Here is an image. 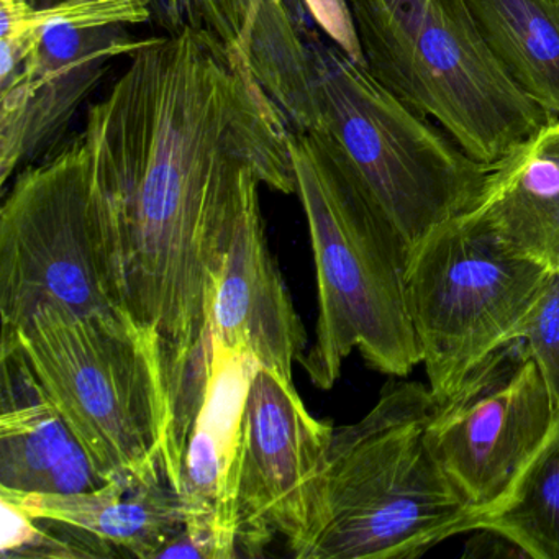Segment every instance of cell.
<instances>
[{
  "instance_id": "ac0fdd59",
  "label": "cell",
  "mask_w": 559,
  "mask_h": 559,
  "mask_svg": "<svg viewBox=\"0 0 559 559\" xmlns=\"http://www.w3.org/2000/svg\"><path fill=\"white\" fill-rule=\"evenodd\" d=\"M145 41L123 38L112 41L61 76L47 81L21 109L0 116V185H8L12 173L38 148V143L53 135L55 130L67 122L70 114L104 73L107 60L132 55Z\"/></svg>"
},
{
  "instance_id": "9c48e42d",
  "label": "cell",
  "mask_w": 559,
  "mask_h": 559,
  "mask_svg": "<svg viewBox=\"0 0 559 559\" xmlns=\"http://www.w3.org/2000/svg\"><path fill=\"white\" fill-rule=\"evenodd\" d=\"M558 411L522 340L493 352L435 402L428 444L477 519L506 499Z\"/></svg>"
},
{
  "instance_id": "3957f363",
  "label": "cell",
  "mask_w": 559,
  "mask_h": 559,
  "mask_svg": "<svg viewBox=\"0 0 559 559\" xmlns=\"http://www.w3.org/2000/svg\"><path fill=\"white\" fill-rule=\"evenodd\" d=\"M289 148L319 287L316 343L300 361L310 382L332 389L355 349L376 371L405 378L421 365L407 243L320 136L293 130Z\"/></svg>"
},
{
  "instance_id": "8992f818",
  "label": "cell",
  "mask_w": 559,
  "mask_h": 559,
  "mask_svg": "<svg viewBox=\"0 0 559 559\" xmlns=\"http://www.w3.org/2000/svg\"><path fill=\"white\" fill-rule=\"evenodd\" d=\"M369 73L492 166L549 119L507 76L467 0H346Z\"/></svg>"
},
{
  "instance_id": "4fadbf2b",
  "label": "cell",
  "mask_w": 559,
  "mask_h": 559,
  "mask_svg": "<svg viewBox=\"0 0 559 559\" xmlns=\"http://www.w3.org/2000/svg\"><path fill=\"white\" fill-rule=\"evenodd\" d=\"M0 493L71 496L106 486L21 349L0 343Z\"/></svg>"
},
{
  "instance_id": "6da1fadb",
  "label": "cell",
  "mask_w": 559,
  "mask_h": 559,
  "mask_svg": "<svg viewBox=\"0 0 559 559\" xmlns=\"http://www.w3.org/2000/svg\"><path fill=\"white\" fill-rule=\"evenodd\" d=\"M290 135L245 53L192 27L146 40L87 110L127 310L159 346L171 397L207 365L212 299L245 205L261 185L296 194Z\"/></svg>"
},
{
  "instance_id": "e0dca14e",
  "label": "cell",
  "mask_w": 559,
  "mask_h": 559,
  "mask_svg": "<svg viewBox=\"0 0 559 559\" xmlns=\"http://www.w3.org/2000/svg\"><path fill=\"white\" fill-rule=\"evenodd\" d=\"M483 530L528 558L559 559V411L506 499L477 519L474 532Z\"/></svg>"
},
{
  "instance_id": "9a60e30c",
  "label": "cell",
  "mask_w": 559,
  "mask_h": 559,
  "mask_svg": "<svg viewBox=\"0 0 559 559\" xmlns=\"http://www.w3.org/2000/svg\"><path fill=\"white\" fill-rule=\"evenodd\" d=\"M35 519L64 523L106 543L117 555L156 559L188 523L189 506L168 473L110 480L71 496L0 493Z\"/></svg>"
},
{
  "instance_id": "2e32d148",
  "label": "cell",
  "mask_w": 559,
  "mask_h": 559,
  "mask_svg": "<svg viewBox=\"0 0 559 559\" xmlns=\"http://www.w3.org/2000/svg\"><path fill=\"white\" fill-rule=\"evenodd\" d=\"M487 47L516 87L559 119V0H467Z\"/></svg>"
},
{
  "instance_id": "52a82bcc",
  "label": "cell",
  "mask_w": 559,
  "mask_h": 559,
  "mask_svg": "<svg viewBox=\"0 0 559 559\" xmlns=\"http://www.w3.org/2000/svg\"><path fill=\"white\" fill-rule=\"evenodd\" d=\"M45 304L132 320L119 240L83 136L22 173L0 209L2 333Z\"/></svg>"
},
{
  "instance_id": "7c38bea8",
  "label": "cell",
  "mask_w": 559,
  "mask_h": 559,
  "mask_svg": "<svg viewBox=\"0 0 559 559\" xmlns=\"http://www.w3.org/2000/svg\"><path fill=\"white\" fill-rule=\"evenodd\" d=\"M209 323L224 345L245 349L258 365L294 384V365L306 355L307 332L267 247L260 191L235 224Z\"/></svg>"
},
{
  "instance_id": "ba28073f",
  "label": "cell",
  "mask_w": 559,
  "mask_h": 559,
  "mask_svg": "<svg viewBox=\"0 0 559 559\" xmlns=\"http://www.w3.org/2000/svg\"><path fill=\"white\" fill-rule=\"evenodd\" d=\"M549 274L507 250L473 212L435 228L411 251L408 312L435 401L516 340Z\"/></svg>"
},
{
  "instance_id": "5b68a950",
  "label": "cell",
  "mask_w": 559,
  "mask_h": 559,
  "mask_svg": "<svg viewBox=\"0 0 559 559\" xmlns=\"http://www.w3.org/2000/svg\"><path fill=\"white\" fill-rule=\"evenodd\" d=\"M2 340L21 349L107 483L169 474L165 365L155 340L132 320L45 304Z\"/></svg>"
},
{
  "instance_id": "8fae6325",
  "label": "cell",
  "mask_w": 559,
  "mask_h": 559,
  "mask_svg": "<svg viewBox=\"0 0 559 559\" xmlns=\"http://www.w3.org/2000/svg\"><path fill=\"white\" fill-rule=\"evenodd\" d=\"M257 366L250 353L212 335L207 379L182 444L181 492L191 512L186 528L214 549L217 559L240 556L238 467L245 407Z\"/></svg>"
},
{
  "instance_id": "5bb4252c",
  "label": "cell",
  "mask_w": 559,
  "mask_h": 559,
  "mask_svg": "<svg viewBox=\"0 0 559 559\" xmlns=\"http://www.w3.org/2000/svg\"><path fill=\"white\" fill-rule=\"evenodd\" d=\"M469 212L507 250L559 273V119L490 166Z\"/></svg>"
},
{
  "instance_id": "7a4b0ae2",
  "label": "cell",
  "mask_w": 559,
  "mask_h": 559,
  "mask_svg": "<svg viewBox=\"0 0 559 559\" xmlns=\"http://www.w3.org/2000/svg\"><path fill=\"white\" fill-rule=\"evenodd\" d=\"M392 378L374 407L335 428L312 520L290 548L299 559H414L474 532L476 512L427 441L435 399Z\"/></svg>"
},
{
  "instance_id": "30bf717a",
  "label": "cell",
  "mask_w": 559,
  "mask_h": 559,
  "mask_svg": "<svg viewBox=\"0 0 559 559\" xmlns=\"http://www.w3.org/2000/svg\"><path fill=\"white\" fill-rule=\"evenodd\" d=\"M335 427L307 411L294 384L257 366L248 391L238 467L240 555L260 556L283 536L289 549L312 520Z\"/></svg>"
},
{
  "instance_id": "277c9868",
  "label": "cell",
  "mask_w": 559,
  "mask_h": 559,
  "mask_svg": "<svg viewBox=\"0 0 559 559\" xmlns=\"http://www.w3.org/2000/svg\"><path fill=\"white\" fill-rule=\"evenodd\" d=\"M309 68L283 114L316 133L414 250L479 201L489 165L467 155L437 122L399 99L361 61L306 25Z\"/></svg>"
},
{
  "instance_id": "ffe728a7",
  "label": "cell",
  "mask_w": 559,
  "mask_h": 559,
  "mask_svg": "<svg viewBox=\"0 0 559 559\" xmlns=\"http://www.w3.org/2000/svg\"><path fill=\"white\" fill-rule=\"evenodd\" d=\"M522 340L559 408V273L549 274L525 320L519 326Z\"/></svg>"
},
{
  "instance_id": "d6986e66",
  "label": "cell",
  "mask_w": 559,
  "mask_h": 559,
  "mask_svg": "<svg viewBox=\"0 0 559 559\" xmlns=\"http://www.w3.org/2000/svg\"><path fill=\"white\" fill-rule=\"evenodd\" d=\"M261 5L263 0H166L173 31L199 28L243 53Z\"/></svg>"
}]
</instances>
